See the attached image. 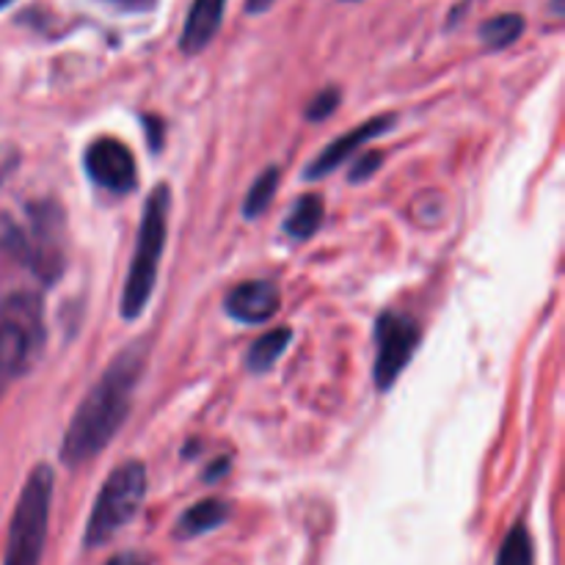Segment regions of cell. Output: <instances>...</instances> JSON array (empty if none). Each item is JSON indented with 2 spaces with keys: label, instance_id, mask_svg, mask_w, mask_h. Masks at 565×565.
<instances>
[{
  "label": "cell",
  "instance_id": "6da1fadb",
  "mask_svg": "<svg viewBox=\"0 0 565 565\" xmlns=\"http://www.w3.org/2000/svg\"><path fill=\"white\" fill-rule=\"evenodd\" d=\"M143 362H147V351L136 342V345L125 348L105 367V373L92 386L86 401L77 406L75 417L66 428L64 445H61V461L66 467L75 469L88 463L119 434L127 414H130L132 395H136V386L143 373Z\"/></svg>",
  "mask_w": 565,
  "mask_h": 565
},
{
  "label": "cell",
  "instance_id": "7a4b0ae2",
  "mask_svg": "<svg viewBox=\"0 0 565 565\" xmlns=\"http://www.w3.org/2000/svg\"><path fill=\"white\" fill-rule=\"evenodd\" d=\"M169 207L171 193L166 185H158L149 193L143 204L141 226H138L136 252H132L130 270H127L125 290H121V318L136 320L147 309L149 298L154 292L158 281L160 257L166 248V226H169Z\"/></svg>",
  "mask_w": 565,
  "mask_h": 565
},
{
  "label": "cell",
  "instance_id": "3957f363",
  "mask_svg": "<svg viewBox=\"0 0 565 565\" xmlns=\"http://www.w3.org/2000/svg\"><path fill=\"white\" fill-rule=\"evenodd\" d=\"M55 475L47 463H39L25 480L20 502L14 508L3 565H42L47 541L50 502H53Z\"/></svg>",
  "mask_w": 565,
  "mask_h": 565
},
{
  "label": "cell",
  "instance_id": "277c9868",
  "mask_svg": "<svg viewBox=\"0 0 565 565\" xmlns=\"http://www.w3.org/2000/svg\"><path fill=\"white\" fill-rule=\"evenodd\" d=\"M44 342V320L39 298L14 296L0 312V395L6 386L25 373Z\"/></svg>",
  "mask_w": 565,
  "mask_h": 565
},
{
  "label": "cell",
  "instance_id": "5b68a950",
  "mask_svg": "<svg viewBox=\"0 0 565 565\" xmlns=\"http://www.w3.org/2000/svg\"><path fill=\"white\" fill-rule=\"evenodd\" d=\"M147 491V472L138 461L121 463L108 475L105 486L99 489L97 500H94L92 516H88L86 527V546L97 550V546L108 544L127 522L138 513Z\"/></svg>",
  "mask_w": 565,
  "mask_h": 565
},
{
  "label": "cell",
  "instance_id": "8992f818",
  "mask_svg": "<svg viewBox=\"0 0 565 565\" xmlns=\"http://www.w3.org/2000/svg\"><path fill=\"white\" fill-rule=\"evenodd\" d=\"M375 342H379V356H375V384L381 392L395 386L406 364L412 362L414 351L419 345V329L408 315L384 312L375 323Z\"/></svg>",
  "mask_w": 565,
  "mask_h": 565
},
{
  "label": "cell",
  "instance_id": "52a82bcc",
  "mask_svg": "<svg viewBox=\"0 0 565 565\" xmlns=\"http://www.w3.org/2000/svg\"><path fill=\"white\" fill-rule=\"evenodd\" d=\"M86 174L92 177V182H97L99 188L110 193H130L138 185V169L136 158H132L130 149L125 147L116 138H97L92 147L86 149Z\"/></svg>",
  "mask_w": 565,
  "mask_h": 565
},
{
  "label": "cell",
  "instance_id": "ba28073f",
  "mask_svg": "<svg viewBox=\"0 0 565 565\" xmlns=\"http://www.w3.org/2000/svg\"><path fill=\"white\" fill-rule=\"evenodd\" d=\"M281 292L279 287L270 285V281H243L235 290L226 292V315L241 323L259 326L268 323L276 312H279Z\"/></svg>",
  "mask_w": 565,
  "mask_h": 565
},
{
  "label": "cell",
  "instance_id": "9c48e42d",
  "mask_svg": "<svg viewBox=\"0 0 565 565\" xmlns=\"http://www.w3.org/2000/svg\"><path fill=\"white\" fill-rule=\"evenodd\" d=\"M392 125H395V116H375V119L359 125L356 130L345 132V136L337 138L334 143H329V147H326L323 152H320L318 158L309 163L307 177H309V180H318V177L331 174V171H334L337 166L345 163V158H351V154L356 152L362 143L373 141V138H379V136H384V132L390 130Z\"/></svg>",
  "mask_w": 565,
  "mask_h": 565
},
{
  "label": "cell",
  "instance_id": "30bf717a",
  "mask_svg": "<svg viewBox=\"0 0 565 565\" xmlns=\"http://www.w3.org/2000/svg\"><path fill=\"white\" fill-rule=\"evenodd\" d=\"M224 6L226 0H193L191 11L185 17V25H182V53L196 55L213 42V36L221 28V20H224Z\"/></svg>",
  "mask_w": 565,
  "mask_h": 565
},
{
  "label": "cell",
  "instance_id": "8fae6325",
  "mask_svg": "<svg viewBox=\"0 0 565 565\" xmlns=\"http://www.w3.org/2000/svg\"><path fill=\"white\" fill-rule=\"evenodd\" d=\"M232 508L224 500H202L193 508H188L185 513L177 522V539H196V535L210 533V530H218L221 524L230 522Z\"/></svg>",
  "mask_w": 565,
  "mask_h": 565
},
{
  "label": "cell",
  "instance_id": "7c38bea8",
  "mask_svg": "<svg viewBox=\"0 0 565 565\" xmlns=\"http://www.w3.org/2000/svg\"><path fill=\"white\" fill-rule=\"evenodd\" d=\"M323 199L318 193L301 196L296 202V207L290 210V215H287L285 232L292 241H309L320 230V224H323Z\"/></svg>",
  "mask_w": 565,
  "mask_h": 565
},
{
  "label": "cell",
  "instance_id": "4fadbf2b",
  "mask_svg": "<svg viewBox=\"0 0 565 565\" xmlns=\"http://www.w3.org/2000/svg\"><path fill=\"white\" fill-rule=\"evenodd\" d=\"M290 340H292L290 329H274L268 331V334L259 337V340L252 345V351H248V359H246L248 370H252V373H268V370L279 362V356L285 353V348L290 345Z\"/></svg>",
  "mask_w": 565,
  "mask_h": 565
},
{
  "label": "cell",
  "instance_id": "5bb4252c",
  "mask_svg": "<svg viewBox=\"0 0 565 565\" xmlns=\"http://www.w3.org/2000/svg\"><path fill=\"white\" fill-rule=\"evenodd\" d=\"M522 31H524V17L500 14V17H491L489 22H483V28H480V39H483L486 47L500 50L516 42V39L522 36Z\"/></svg>",
  "mask_w": 565,
  "mask_h": 565
},
{
  "label": "cell",
  "instance_id": "9a60e30c",
  "mask_svg": "<svg viewBox=\"0 0 565 565\" xmlns=\"http://www.w3.org/2000/svg\"><path fill=\"white\" fill-rule=\"evenodd\" d=\"M497 565H535L533 539H530L524 524H516L505 535V541L500 546V555H497Z\"/></svg>",
  "mask_w": 565,
  "mask_h": 565
},
{
  "label": "cell",
  "instance_id": "2e32d148",
  "mask_svg": "<svg viewBox=\"0 0 565 565\" xmlns=\"http://www.w3.org/2000/svg\"><path fill=\"white\" fill-rule=\"evenodd\" d=\"M276 188H279V169H276V166H270V169H265L263 174L257 177V182L248 188L246 204H243V215H246V218H259V215L268 210Z\"/></svg>",
  "mask_w": 565,
  "mask_h": 565
},
{
  "label": "cell",
  "instance_id": "e0dca14e",
  "mask_svg": "<svg viewBox=\"0 0 565 565\" xmlns=\"http://www.w3.org/2000/svg\"><path fill=\"white\" fill-rule=\"evenodd\" d=\"M337 103H340V92H337V88H326V92H320L318 97L309 103L307 116L315 121L326 119V116H331V110L337 108Z\"/></svg>",
  "mask_w": 565,
  "mask_h": 565
},
{
  "label": "cell",
  "instance_id": "ac0fdd59",
  "mask_svg": "<svg viewBox=\"0 0 565 565\" xmlns=\"http://www.w3.org/2000/svg\"><path fill=\"white\" fill-rule=\"evenodd\" d=\"M381 163H384V154H381V152H367V154H362V160H359V163L353 166L351 180H353V182L367 180V177H373V171L379 169Z\"/></svg>",
  "mask_w": 565,
  "mask_h": 565
},
{
  "label": "cell",
  "instance_id": "d6986e66",
  "mask_svg": "<svg viewBox=\"0 0 565 565\" xmlns=\"http://www.w3.org/2000/svg\"><path fill=\"white\" fill-rule=\"evenodd\" d=\"M105 3L116 6V9H121V11H147V9H152L154 0H105Z\"/></svg>",
  "mask_w": 565,
  "mask_h": 565
},
{
  "label": "cell",
  "instance_id": "ffe728a7",
  "mask_svg": "<svg viewBox=\"0 0 565 565\" xmlns=\"http://www.w3.org/2000/svg\"><path fill=\"white\" fill-rule=\"evenodd\" d=\"M108 565H149V561L138 552H125V555H116Z\"/></svg>",
  "mask_w": 565,
  "mask_h": 565
},
{
  "label": "cell",
  "instance_id": "44dd1931",
  "mask_svg": "<svg viewBox=\"0 0 565 565\" xmlns=\"http://www.w3.org/2000/svg\"><path fill=\"white\" fill-rule=\"evenodd\" d=\"M274 6V0H246V11L248 14H263Z\"/></svg>",
  "mask_w": 565,
  "mask_h": 565
},
{
  "label": "cell",
  "instance_id": "7402d4cb",
  "mask_svg": "<svg viewBox=\"0 0 565 565\" xmlns=\"http://www.w3.org/2000/svg\"><path fill=\"white\" fill-rule=\"evenodd\" d=\"M9 3H11V0H0V9H6Z\"/></svg>",
  "mask_w": 565,
  "mask_h": 565
}]
</instances>
